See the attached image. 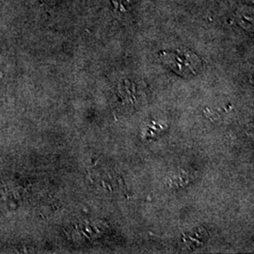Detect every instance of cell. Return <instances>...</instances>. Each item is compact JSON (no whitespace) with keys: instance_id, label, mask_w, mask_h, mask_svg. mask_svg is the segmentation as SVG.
Instances as JSON below:
<instances>
[{"instance_id":"1","label":"cell","mask_w":254,"mask_h":254,"mask_svg":"<svg viewBox=\"0 0 254 254\" xmlns=\"http://www.w3.org/2000/svg\"><path fill=\"white\" fill-rule=\"evenodd\" d=\"M160 58L164 64L174 73L184 77L196 75L201 69L200 58L190 50L178 49L175 51H162Z\"/></svg>"}]
</instances>
